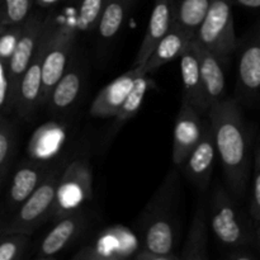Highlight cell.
<instances>
[{"label":"cell","mask_w":260,"mask_h":260,"mask_svg":"<svg viewBox=\"0 0 260 260\" xmlns=\"http://www.w3.org/2000/svg\"><path fill=\"white\" fill-rule=\"evenodd\" d=\"M65 167V161L53 165L40 187L17 208L14 217L5 225L3 235L13 233H23L29 235L41 223L50 220L55 203L56 189Z\"/></svg>","instance_id":"3957f363"},{"label":"cell","mask_w":260,"mask_h":260,"mask_svg":"<svg viewBox=\"0 0 260 260\" xmlns=\"http://www.w3.org/2000/svg\"><path fill=\"white\" fill-rule=\"evenodd\" d=\"M15 150V128L12 122L0 116V185L12 162Z\"/></svg>","instance_id":"f1b7e54d"},{"label":"cell","mask_w":260,"mask_h":260,"mask_svg":"<svg viewBox=\"0 0 260 260\" xmlns=\"http://www.w3.org/2000/svg\"><path fill=\"white\" fill-rule=\"evenodd\" d=\"M217 156L215 135H213V129L208 121L203 137L183 164L188 179L200 190H206L210 185Z\"/></svg>","instance_id":"2e32d148"},{"label":"cell","mask_w":260,"mask_h":260,"mask_svg":"<svg viewBox=\"0 0 260 260\" xmlns=\"http://www.w3.org/2000/svg\"><path fill=\"white\" fill-rule=\"evenodd\" d=\"M62 2H69V0H62Z\"/></svg>","instance_id":"f35d334b"},{"label":"cell","mask_w":260,"mask_h":260,"mask_svg":"<svg viewBox=\"0 0 260 260\" xmlns=\"http://www.w3.org/2000/svg\"><path fill=\"white\" fill-rule=\"evenodd\" d=\"M179 173L173 169L141 215L139 230L141 250L160 254L169 260L180 259L175 254L179 243Z\"/></svg>","instance_id":"7a4b0ae2"},{"label":"cell","mask_w":260,"mask_h":260,"mask_svg":"<svg viewBox=\"0 0 260 260\" xmlns=\"http://www.w3.org/2000/svg\"><path fill=\"white\" fill-rule=\"evenodd\" d=\"M173 25V0H155L144 40L134 65H145L161 38Z\"/></svg>","instance_id":"ffe728a7"},{"label":"cell","mask_w":260,"mask_h":260,"mask_svg":"<svg viewBox=\"0 0 260 260\" xmlns=\"http://www.w3.org/2000/svg\"><path fill=\"white\" fill-rule=\"evenodd\" d=\"M46 20H47V15L43 17L40 12L30 13V15L23 24L22 35H20L17 47H15L14 52L9 60V80L14 107L20 79H22L23 74L27 70L28 65L30 63L36 51H37L41 37H42V33L45 30Z\"/></svg>","instance_id":"7c38bea8"},{"label":"cell","mask_w":260,"mask_h":260,"mask_svg":"<svg viewBox=\"0 0 260 260\" xmlns=\"http://www.w3.org/2000/svg\"><path fill=\"white\" fill-rule=\"evenodd\" d=\"M24 24V23H23ZM23 24L12 25L0 32V58L9 63L23 30Z\"/></svg>","instance_id":"4dcf8cb0"},{"label":"cell","mask_w":260,"mask_h":260,"mask_svg":"<svg viewBox=\"0 0 260 260\" xmlns=\"http://www.w3.org/2000/svg\"><path fill=\"white\" fill-rule=\"evenodd\" d=\"M234 98L240 106H260V20L249 30L240 46L238 79Z\"/></svg>","instance_id":"ba28073f"},{"label":"cell","mask_w":260,"mask_h":260,"mask_svg":"<svg viewBox=\"0 0 260 260\" xmlns=\"http://www.w3.org/2000/svg\"><path fill=\"white\" fill-rule=\"evenodd\" d=\"M250 212L256 225L260 223V145L255 150L254 156V177H253V196H251Z\"/></svg>","instance_id":"d6a6232c"},{"label":"cell","mask_w":260,"mask_h":260,"mask_svg":"<svg viewBox=\"0 0 260 260\" xmlns=\"http://www.w3.org/2000/svg\"><path fill=\"white\" fill-rule=\"evenodd\" d=\"M194 40H192L189 36L185 35L179 27H177L173 23L169 32L157 43L155 50L152 51L150 58L145 63V70H146V73L150 75V74L159 70L165 63L175 60L177 57H180L183 55V52L189 47V45Z\"/></svg>","instance_id":"7402d4cb"},{"label":"cell","mask_w":260,"mask_h":260,"mask_svg":"<svg viewBox=\"0 0 260 260\" xmlns=\"http://www.w3.org/2000/svg\"><path fill=\"white\" fill-rule=\"evenodd\" d=\"M208 223L221 244L230 249L249 246L254 238L236 203L223 188L213 190L208 208Z\"/></svg>","instance_id":"277c9868"},{"label":"cell","mask_w":260,"mask_h":260,"mask_svg":"<svg viewBox=\"0 0 260 260\" xmlns=\"http://www.w3.org/2000/svg\"><path fill=\"white\" fill-rule=\"evenodd\" d=\"M142 74H147L145 65H132L128 71L117 76L113 81L104 86L91 102L89 109L90 116L95 118H114Z\"/></svg>","instance_id":"9a60e30c"},{"label":"cell","mask_w":260,"mask_h":260,"mask_svg":"<svg viewBox=\"0 0 260 260\" xmlns=\"http://www.w3.org/2000/svg\"><path fill=\"white\" fill-rule=\"evenodd\" d=\"M151 80L149 78V74H142L135 83L134 88L129 91L127 95L126 101L119 108L118 113L114 117V124H113V131H118L128 119H131L135 114L139 112L141 108L142 103H144L145 95H146L147 90L151 86Z\"/></svg>","instance_id":"484cf974"},{"label":"cell","mask_w":260,"mask_h":260,"mask_svg":"<svg viewBox=\"0 0 260 260\" xmlns=\"http://www.w3.org/2000/svg\"><path fill=\"white\" fill-rule=\"evenodd\" d=\"M93 196V174L86 160L75 159L63 169L56 189L50 220L57 221L66 215L83 210Z\"/></svg>","instance_id":"8992f818"},{"label":"cell","mask_w":260,"mask_h":260,"mask_svg":"<svg viewBox=\"0 0 260 260\" xmlns=\"http://www.w3.org/2000/svg\"><path fill=\"white\" fill-rule=\"evenodd\" d=\"M89 222L90 218L84 208L58 218L55 226L42 239L35 258L37 260L56 258L86 233Z\"/></svg>","instance_id":"8fae6325"},{"label":"cell","mask_w":260,"mask_h":260,"mask_svg":"<svg viewBox=\"0 0 260 260\" xmlns=\"http://www.w3.org/2000/svg\"><path fill=\"white\" fill-rule=\"evenodd\" d=\"M180 74H182L183 80L182 101L188 102L202 116L208 114V107L206 104L205 93H203L200 57H198L194 41L180 56Z\"/></svg>","instance_id":"e0dca14e"},{"label":"cell","mask_w":260,"mask_h":260,"mask_svg":"<svg viewBox=\"0 0 260 260\" xmlns=\"http://www.w3.org/2000/svg\"><path fill=\"white\" fill-rule=\"evenodd\" d=\"M194 45L197 48L198 57H200L206 104H207L208 111H210L211 107L228 98L226 96V78L223 62L215 53L206 50L205 47L198 45L196 41Z\"/></svg>","instance_id":"44dd1931"},{"label":"cell","mask_w":260,"mask_h":260,"mask_svg":"<svg viewBox=\"0 0 260 260\" xmlns=\"http://www.w3.org/2000/svg\"><path fill=\"white\" fill-rule=\"evenodd\" d=\"M215 135L217 155L230 192L241 198L250 174V149L241 106L235 98H226L208 111Z\"/></svg>","instance_id":"6da1fadb"},{"label":"cell","mask_w":260,"mask_h":260,"mask_svg":"<svg viewBox=\"0 0 260 260\" xmlns=\"http://www.w3.org/2000/svg\"><path fill=\"white\" fill-rule=\"evenodd\" d=\"M4 228H5V225L3 223V221L0 220V235H3V233H4Z\"/></svg>","instance_id":"74e56055"},{"label":"cell","mask_w":260,"mask_h":260,"mask_svg":"<svg viewBox=\"0 0 260 260\" xmlns=\"http://www.w3.org/2000/svg\"><path fill=\"white\" fill-rule=\"evenodd\" d=\"M14 109L9 80V63L0 58V111L9 112Z\"/></svg>","instance_id":"1f68e13d"},{"label":"cell","mask_w":260,"mask_h":260,"mask_svg":"<svg viewBox=\"0 0 260 260\" xmlns=\"http://www.w3.org/2000/svg\"><path fill=\"white\" fill-rule=\"evenodd\" d=\"M208 255V217L203 205L198 206L187 239L180 253V259L207 260Z\"/></svg>","instance_id":"603a6c76"},{"label":"cell","mask_w":260,"mask_h":260,"mask_svg":"<svg viewBox=\"0 0 260 260\" xmlns=\"http://www.w3.org/2000/svg\"><path fill=\"white\" fill-rule=\"evenodd\" d=\"M141 250L139 234L123 225L104 229L96 238L80 249L73 259L76 260H123L131 259Z\"/></svg>","instance_id":"9c48e42d"},{"label":"cell","mask_w":260,"mask_h":260,"mask_svg":"<svg viewBox=\"0 0 260 260\" xmlns=\"http://www.w3.org/2000/svg\"><path fill=\"white\" fill-rule=\"evenodd\" d=\"M108 0H78L76 25L81 32H93L96 29L99 18Z\"/></svg>","instance_id":"83f0119b"},{"label":"cell","mask_w":260,"mask_h":260,"mask_svg":"<svg viewBox=\"0 0 260 260\" xmlns=\"http://www.w3.org/2000/svg\"><path fill=\"white\" fill-rule=\"evenodd\" d=\"M256 226H258V228H256V231H255V244H256V248H258V250L260 253V223Z\"/></svg>","instance_id":"8d00e7d4"},{"label":"cell","mask_w":260,"mask_h":260,"mask_svg":"<svg viewBox=\"0 0 260 260\" xmlns=\"http://www.w3.org/2000/svg\"><path fill=\"white\" fill-rule=\"evenodd\" d=\"M68 137V128L57 121L46 122L38 127L28 144L29 159L41 162H52L57 159Z\"/></svg>","instance_id":"ac0fdd59"},{"label":"cell","mask_w":260,"mask_h":260,"mask_svg":"<svg viewBox=\"0 0 260 260\" xmlns=\"http://www.w3.org/2000/svg\"><path fill=\"white\" fill-rule=\"evenodd\" d=\"M248 246H240V248L231 249V254L229 255V258L233 260H251L255 259V256L250 253V250H248Z\"/></svg>","instance_id":"836d02e7"},{"label":"cell","mask_w":260,"mask_h":260,"mask_svg":"<svg viewBox=\"0 0 260 260\" xmlns=\"http://www.w3.org/2000/svg\"><path fill=\"white\" fill-rule=\"evenodd\" d=\"M233 3L249 9H260V0H233Z\"/></svg>","instance_id":"e575fe53"},{"label":"cell","mask_w":260,"mask_h":260,"mask_svg":"<svg viewBox=\"0 0 260 260\" xmlns=\"http://www.w3.org/2000/svg\"><path fill=\"white\" fill-rule=\"evenodd\" d=\"M231 4L229 0H212L194 37L198 45L215 53L222 62L239 47Z\"/></svg>","instance_id":"5b68a950"},{"label":"cell","mask_w":260,"mask_h":260,"mask_svg":"<svg viewBox=\"0 0 260 260\" xmlns=\"http://www.w3.org/2000/svg\"><path fill=\"white\" fill-rule=\"evenodd\" d=\"M52 22V15L48 14L47 20H46L45 30L42 33L37 51H36L30 63L28 65L27 70L23 74L19 86H18L14 109L17 111L18 116L23 119H29L33 116V113L37 111L38 107L42 104L43 56H45L48 33H50Z\"/></svg>","instance_id":"30bf717a"},{"label":"cell","mask_w":260,"mask_h":260,"mask_svg":"<svg viewBox=\"0 0 260 260\" xmlns=\"http://www.w3.org/2000/svg\"><path fill=\"white\" fill-rule=\"evenodd\" d=\"M36 0H0V32L12 25L23 24L32 13Z\"/></svg>","instance_id":"4316f807"},{"label":"cell","mask_w":260,"mask_h":260,"mask_svg":"<svg viewBox=\"0 0 260 260\" xmlns=\"http://www.w3.org/2000/svg\"><path fill=\"white\" fill-rule=\"evenodd\" d=\"M29 235L23 233L5 234L0 238V260H17L27 250Z\"/></svg>","instance_id":"f546056e"},{"label":"cell","mask_w":260,"mask_h":260,"mask_svg":"<svg viewBox=\"0 0 260 260\" xmlns=\"http://www.w3.org/2000/svg\"><path fill=\"white\" fill-rule=\"evenodd\" d=\"M60 2H62V0H36V3L42 8H50Z\"/></svg>","instance_id":"d590c367"},{"label":"cell","mask_w":260,"mask_h":260,"mask_svg":"<svg viewBox=\"0 0 260 260\" xmlns=\"http://www.w3.org/2000/svg\"><path fill=\"white\" fill-rule=\"evenodd\" d=\"M229 2H231V3H233V0H229Z\"/></svg>","instance_id":"ab89813d"},{"label":"cell","mask_w":260,"mask_h":260,"mask_svg":"<svg viewBox=\"0 0 260 260\" xmlns=\"http://www.w3.org/2000/svg\"><path fill=\"white\" fill-rule=\"evenodd\" d=\"M52 162H41L29 159L23 162L15 172L8 192V203L18 208L45 180L53 168Z\"/></svg>","instance_id":"d6986e66"},{"label":"cell","mask_w":260,"mask_h":260,"mask_svg":"<svg viewBox=\"0 0 260 260\" xmlns=\"http://www.w3.org/2000/svg\"><path fill=\"white\" fill-rule=\"evenodd\" d=\"M212 0H173V23L194 40Z\"/></svg>","instance_id":"cb8c5ba5"},{"label":"cell","mask_w":260,"mask_h":260,"mask_svg":"<svg viewBox=\"0 0 260 260\" xmlns=\"http://www.w3.org/2000/svg\"><path fill=\"white\" fill-rule=\"evenodd\" d=\"M85 83V65L80 56L74 53L70 63L52 90L46 104L50 113L55 117L63 116L73 111L80 101Z\"/></svg>","instance_id":"4fadbf2b"},{"label":"cell","mask_w":260,"mask_h":260,"mask_svg":"<svg viewBox=\"0 0 260 260\" xmlns=\"http://www.w3.org/2000/svg\"><path fill=\"white\" fill-rule=\"evenodd\" d=\"M134 0H108L99 18L96 32L99 45H108L122 29Z\"/></svg>","instance_id":"d4e9b609"},{"label":"cell","mask_w":260,"mask_h":260,"mask_svg":"<svg viewBox=\"0 0 260 260\" xmlns=\"http://www.w3.org/2000/svg\"><path fill=\"white\" fill-rule=\"evenodd\" d=\"M202 118L203 116L194 107L188 102L182 101L173 134L172 160L175 167H182L184 164L203 137L208 123Z\"/></svg>","instance_id":"5bb4252c"},{"label":"cell","mask_w":260,"mask_h":260,"mask_svg":"<svg viewBox=\"0 0 260 260\" xmlns=\"http://www.w3.org/2000/svg\"><path fill=\"white\" fill-rule=\"evenodd\" d=\"M78 25L51 24L42 65V104H46L50 91L68 69L75 50Z\"/></svg>","instance_id":"52a82bcc"}]
</instances>
